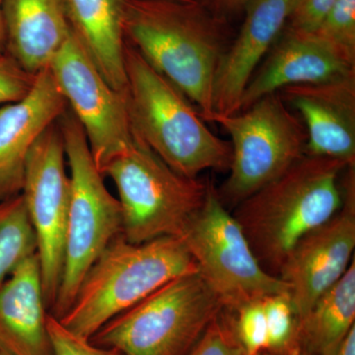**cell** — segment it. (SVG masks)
<instances>
[{"label": "cell", "instance_id": "d6a6232c", "mask_svg": "<svg viewBox=\"0 0 355 355\" xmlns=\"http://www.w3.org/2000/svg\"><path fill=\"white\" fill-rule=\"evenodd\" d=\"M260 355H275V354H270V352H261V354Z\"/></svg>", "mask_w": 355, "mask_h": 355}, {"label": "cell", "instance_id": "8992f818", "mask_svg": "<svg viewBox=\"0 0 355 355\" xmlns=\"http://www.w3.org/2000/svg\"><path fill=\"white\" fill-rule=\"evenodd\" d=\"M223 308L198 272L187 273L114 317L89 340L123 355H186Z\"/></svg>", "mask_w": 355, "mask_h": 355}, {"label": "cell", "instance_id": "44dd1931", "mask_svg": "<svg viewBox=\"0 0 355 355\" xmlns=\"http://www.w3.org/2000/svg\"><path fill=\"white\" fill-rule=\"evenodd\" d=\"M37 253L22 195L0 202V286L21 261Z\"/></svg>", "mask_w": 355, "mask_h": 355}, {"label": "cell", "instance_id": "7402d4cb", "mask_svg": "<svg viewBox=\"0 0 355 355\" xmlns=\"http://www.w3.org/2000/svg\"><path fill=\"white\" fill-rule=\"evenodd\" d=\"M268 328V349L275 355H303L300 319L288 293L270 294L263 298Z\"/></svg>", "mask_w": 355, "mask_h": 355}, {"label": "cell", "instance_id": "1f68e13d", "mask_svg": "<svg viewBox=\"0 0 355 355\" xmlns=\"http://www.w3.org/2000/svg\"><path fill=\"white\" fill-rule=\"evenodd\" d=\"M169 1L189 2V3H193V2H202L203 0H169Z\"/></svg>", "mask_w": 355, "mask_h": 355}, {"label": "cell", "instance_id": "d6986e66", "mask_svg": "<svg viewBox=\"0 0 355 355\" xmlns=\"http://www.w3.org/2000/svg\"><path fill=\"white\" fill-rule=\"evenodd\" d=\"M71 31L111 87L125 92L121 0H64Z\"/></svg>", "mask_w": 355, "mask_h": 355}, {"label": "cell", "instance_id": "5bb4252c", "mask_svg": "<svg viewBox=\"0 0 355 355\" xmlns=\"http://www.w3.org/2000/svg\"><path fill=\"white\" fill-rule=\"evenodd\" d=\"M67 107L48 67L23 99L0 108V202L20 195L32 147Z\"/></svg>", "mask_w": 355, "mask_h": 355}, {"label": "cell", "instance_id": "cb8c5ba5", "mask_svg": "<svg viewBox=\"0 0 355 355\" xmlns=\"http://www.w3.org/2000/svg\"><path fill=\"white\" fill-rule=\"evenodd\" d=\"M227 311L236 338L245 355H260L266 352L268 328L263 298L248 302L236 310Z\"/></svg>", "mask_w": 355, "mask_h": 355}, {"label": "cell", "instance_id": "52a82bcc", "mask_svg": "<svg viewBox=\"0 0 355 355\" xmlns=\"http://www.w3.org/2000/svg\"><path fill=\"white\" fill-rule=\"evenodd\" d=\"M103 176L116 184L121 235L133 244L168 236L183 237L209 190V184L198 178L175 172L135 133L132 146L107 165Z\"/></svg>", "mask_w": 355, "mask_h": 355}, {"label": "cell", "instance_id": "277c9868", "mask_svg": "<svg viewBox=\"0 0 355 355\" xmlns=\"http://www.w3.org/2000/svg\"><path fill=\"white\" fill-rule=\"evenodd\" d=\"M196 272L197 263L182 238L133 244L118 236L89 268L69 311L58 320L90 340L104 324L167 282Z\"/></svg>", "mask_w": 355, "mask_h": 355}, {"label": "cell", "instance_id": "f546056e", "mask_svg": "<svg viewBox=\"0 0 355 355\" xmlns=\"http://www.w3.org/2000/svg\"><path fill=\"white\" fill-rule=\"evenodd\" d=\"M328 355H355V327L334 352Z\"/></svg>", "mask_w": 355, "mask_h": 355}, {"label": "cell", "instance_id": "9c48e42d", "mask_svg": "<svg viewBox=\"0 0 355 355\" xmlns=\"http://www.w3.org/2000/svg\"><path fill=\"white\" fill-rule=\"evenodd\" d=\"M182 239L224 309L236 310L270 294L288 293V286L259 263L241 225L219 200L214 184H209L205 203Z\"/></svg>", "mask_w": 355, "mask_h": 355}, {"label": "cell", "instance_id": "ba28073f", "mask_svg": "<svg viewBox=\"0 0 355 355\" xmlns=\"http://www.w3.org/2000/svg\"><path fill=\"white\" fill-rule=\"evenodd\" d=\"M209 121L219 123L231 139L229 176L216 188L226 209L237 207L306 154L304 125L279 93L236 114H214Z\"/></svg>", "mask_w": 355, "mask_h": 355}, {"label": "cell", "instance_id": "484cf974", "mask_svg": "<svg viewBox=\"0 0 355 355\" xmlns=\"http://www.w3.org/2000/svg\"><path fill=\"white\" fill-rule=\"evenodd\" d=\"M48 330L55 355H123L118 349L98 347L76 335L49 313Z\"/></svg>", "mask_w": 355, "mask_h": 355}, {"label": "cell", "instance_id": "836d02e7", "mask_svg": "<svg viewBox=\"0 0 355 355\" xmlns=\"http://www.w3.org/2000/svg\"><path fill=\"white\" fill-rule=\"evenodd\" d=\"M0 355H6V354H2V352H0Z\"/></svg>", "mask_w": 355, "mask_h": 355}, {"label": "cell", "instance_id": "83f0119b", "mask_svg": "<svg viewBox=\"0 0 355 355\" xmlns=\"http://www.w3.org/2000/svg\"><path fill=\"white\" fill-rule=\"evenodd\" d=\"M338 0H292L287 27L314 32Z\"/></svg>", "mask_w": 355, "mask_h": 355}, {"label": "cell", "instance_id": "5b68a950", "mask_svg": "<svg viewBox=\"0 0 355 355\" xmlns=\"http://www.w3.org/2000/svg\"><path fill=\"white\" fill-rule=\"evenodd\" d=\"M70 170V202L62 282L51 316L69 311L89 268L105 248L123 232L120 202L104 183L85 132L67 107L58 119Z\"/></svg>", "mask_w": 355, "mask_h": 355}, {"label": "cell", "instance_id": "30bf717a", "mask_svg": "<svg viewBox=\"0 0 355 355\" xmlns=\"http://www.w3.org/2000/svg\"><path fill=\"white\" fill-rule=\"evenodd\" d=\"M39 257L49 313L62 282L70 202L64 137L58 121L35 142L26 162L22 191Z\"/></svg>", "mask_w": 355, "mask_h": 355}, {"label": "cell", "instance_id": "8fae6325", "mask_svg": "<svg viewBox=\"0 0 355 355\" xmlns=\"http://www.w3.org/2000/svg\"><path fill=\"white\" fill-rule=\"evenodd\" d=\"M50 69L67 106L83 128L102 173L135 139L125 92L114 90L70 32Z\"/></svg>", "mask_w": 355, "mask_h": 355}, {"label": "cell", "instance_id": "ffe728a7", "mask_svg": "<svg viewBox=\"0 0 355 355\" xmlns=\"http://www.w3.org/2000/svg\"><path fill=\"white\" fill-rule=\"evenodd\" d=\"M355 327V261L300 319L303 355H328Z\"/></svg>", "mask_w": 355, "mask_h": 355}, {"label": "cell", "instance_id": "4dcf8cb0", "mask_svg": "<svg viewBox=\"0 0 355 355\" xmlns=\"http://www.w3.org/2000/svg\"><path fill=\"white\" fill-rule=\"evenodd\" d=\"M6 31L3 17V0H0V58L6 53Z\"/></svg>", "mask_w": 355, "mask_h": 355}, {"label": "cell", "instance_id": "6da1fadb", "mask_svg": "<svg viewBox=\"0 0 355 355\" xmlns=\"http://www.w3.org/2000/svg\"><path fill=\"white\" fill-rule=\"evenodd\" d=\"M121 2L125 41L209 121L216 71L230 46L225 19L202 2Z\"/></svg>", "mask_w": 355, "mask_h": 355}, {"label": "cell", "instance_id": "9a60e30c", "mask_svg": "<svg viewBox=\"0 0 355 355\" xmlns=\"http://www.w3.org/2000/svg\"><path fill=\"white\" fill-rule=\"evenodd\" d=\"M292 0H249L241 29L224 53L214 86V114L239 112L254 72L286 27Z\"/></svg>", "mask_w": 355, "mask_h": 355}, {"label": "cell", "instance_id": "603a6c76", "mask_svg": "<svg viewBox=\"0 0 355 355\" xmlns=\"http://www.w3.org/2000/svg\"><path fill=\"white\" fill-rule=\"evenodd\" d=\"M313 33L355 67V0H338Z\"/></svg>", "mask_w": 355, "mask_h": 355}, {"label": "cell", "instance_id": "f1b7e54d", "mask_svg": "<svg viewBox=\"0 0 355 355\" xmlns=\"http://www.w3.org/2000/svg\"><path fill=\"white\" fill-rule=\"evenodd\" d=\"M249 0H203L202 3L219 17L226 19L232 15L244 10Z\"/></svg>", "mask_w": 355, "mask_h": 355}, {"label": "cell", "instance_id": "ac0fdd59", "mask_svg": "<svg viewBox=\"0 0 355 355\" xmlns=\"http://www.w3.org/2000/svg\"><path fill=\"white\" fill-rule=\"evenodd\" d=\"M6 53L33 74L48 69L71 28L64 0H3Z\"/></svg>", "mask_w": 355, "mask_h": 355}, {"label": "cell", "instance_id": "2e32d148", "mask_svg": "<svg viewBox=\"0 0 355 355\" xmlns=\"http://www.w3.org/2000/svg\"><path fill=\"white\" fill-rule=\"evenodd\" d=\"M354 72L355 67L338 57L315 33L286 26L248 83L239 112L287 86L321 83Z\"/></svg>", "mask_w": 355, "mask_h": 355}, {"label": "cell", "instance_id": "e0dca14e", "mask_svg": "<svg viewBox=\"0 0 355 355\" xmlns=\"http://www.w3.org/2000/svg\"><path fill=\"white\" fill-rule=\"evenodd\" d=\"M38 254L28 257L0 286V352L55 355L48 330Z\"/></svg>", "mask_w": 355, "mask_h": 355}, {"label": "cell", "instance_id": "7a4b0ae2", "mask_svg": "<svg viewBox=\"0 0 355 355\" xmlns=\"http://www.w3.org/2000/svg\"><path fill=\"white\" fill-rule=\"evenodd\" d=\"M349 166L304 154L235 207L233 216L266 272L277 277L293 247L340 210L343 173Z\"/></svg>", "mask_w": 355, "mask_h": 355}, {"label": "cell", "instance_id": "3957f363", "mask_svg": "<svg viewBox=\"0 0 355 355\" xmlns=\"http://www.w3.org/2000/svg\"><path fill=\"white\" fill-rule=\"evenodd\" d=\"M125 64L133 132L182 176L198 178L207 170L228 171L230 141L214 135L193 103L127 41Z\"/></svg>", "mask_w": 355, "mask_h": 355}, {"label": "cell", "instance_id": "7c38bea8", "mask_svg": "<svg viewBox=\"0 0 355 355\" xmlns=\"http://www.w3.org/2000/svg\"><path fill=\"white\" fill-rule=\"evenodd\" d=\"M354 249L355 166H349L343 173L342 207L293 247L277 275L288 286L299 319L345 275Z\"/></svg>", "mask_w": 355, "mask_h": 355}, {"label": "cell", "instance_id": "d4e9b609", "mask_svg": "<svg viewBox=\"0 0 355 355\" xmlns=\"http://www.w3.org/2000/svg\"><path fill=\"white\" fill-rule=\"evenodd\" d=\"M186 355H245L236 338L227 310L223 308Z\"/></svg>", "mask_w": 355, "mask_h": 355}, {"label": "cell", "instance_id": "4316f807", "mask_svg": "<svg viewBox=\"0 0 355 355\" xmlns=\"http://www.w3.org/2000/svg\"><path fill=\"white\" fill-rule=\"evenodd\" d=\"M36 76L7 53L0 58V105L23 99L34 85Z\"/></svg>", "mask_w": 355, "mask_h": 355}, {"label": "cell", "instance_id": "4fadbf2b", "mask_svg": "<svg viewBox=\"0 0 355 355\" xmlns=\"http://www.w3.org/2000/svg\"><path fill=\"white\" fill-rule=\"evenodd\" d=\"M277 93L300 116L307 132L306 154L355 166V72Z\"/></svg>", "mask_w": 355, "mask_h": 355}]
</instances>
